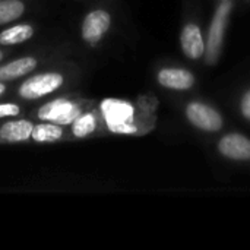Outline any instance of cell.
<instances>
[{
    "instance_id": "8fae6325",
    "label": "cell",
    "mask_w": 250,
    "mask_h": 250,
    "mask_svg": "<svg viewBox=\"0 0 250 250\" xmlns=\"http://www.w3.org/2000/svg\"><path fill=\"white\" fill-rule=\"evenodd\" d=\"M38 66V59L34 56H22L0 64V82H12L32 73Z\"/></svg>"
},
{
    "instance_id": "277c9868",
    "label": "cell",
    "mask_w": 250,
    "mask_h": 250,
    "mask_svg": "<svg viewBox=\"0 0 250 250\" xmlns=\"http://www.w3.org/2000/svg\"><path fill=\"white\" fill-rule=\"evenodd\" d=\"M101 117L104 119L110 132L117 135H130L136 132L132 125V107L129 103L114 98H107L100 105Z\"/></svg>"
},
{
    "instance_id": "9a60e30c",
    "label": "cell",
    "mask_w": 250,
    "mask_h": 250,
    "mask_svg": "<svg viewBox=\"0 0 250 250\" xmlns=\"http://www.w3.org/2000/svg\"><path fill=\"white\" fill-rule=\"evenodd\" d=\"M26 4L23 0H0V26L10 25L23 16Z\"/></svg>"
},
{
    "instance_id": "7c38bea8",
    "label": "cell",
    "mask_w": 250,
    "mask_h": 250,
    "mask_svg": "<svg viewBox=\"0 0 250 250\" xmlns=\"http://www.w3.org/2000/svg\"><path fill=\"white\" fill-rule=\"evenodd\" d=\"M69 138H70L69 127L50 122L34 123V129L31 135V141L35 144H56Z\"/></svg>"
},
{
    "instance_id": "e0dca14e",
    "label": "cell",
    "mask_w": 250,
    "mask_h": 250,
    "mask_svg": "<svg viewBox=\"0 0 250 250\" xmlns=\"http://www.w3.org/2000/svg\"><path fill=\"white\" fill-rule=\"evenodd\" d=\"M240 113H242L243 119L250 122V88L243 92V95L240 98Z\"/></svg>"
},
{
    "instance_id": "ba28073f",
    "label": "cell",
    "mask_w": 250,
    "mask_h": 250,
    "mask_svg": "<svg viewBox=\"0 0 250 250\" xmlns=\"http://www.w3.org/2000/svg\"><path fill=\"white\" fill-rule=\"evenodd\" d=\"M157 82L166 89L189 91L195 86L196 78L190 70L185 67L167 66V67H161L157 72Z\"/></svg>"
},
{
    "instance_id": "7a4b0ae2",
    "label": "cell",
    "mask_w": 250,
    "mask_h": 250,
    "mask_svg": "<svg viewBox=\"0 0 250 250\" xmlns=\"http://www.w3.org/2000/svg\"><path fill=\"white\" fill-rule=\"evenodd\" d=\"M66 83V76L59 70H45L25 78L16 89V94L23 101H38L60 91Z\"/></svg>"
},
{
    "instance_id": "d6986e66",
    "label": "cell",
    "mask_w": 250,
    "mask_h": 250,
    "mask_svg": "<svg viewBox=\"0 0 250 250\" xmlns=\"http://www.w3.org/2000/svg\"><path fill=\"white\" fill-rule=\"evenodd\" d=\"M4 54H6V53H4V50H1V48H0V63H1V60L4 59Z\"/></svg>"
},
{
    "instance_id": "4fadbf2b",
    "label": "cell",
    "mask_w": 250,
    "mask_h": 250,
    "mask_svg": "<svg viewBox=\"0 0 250 250\" xmlns=\"http://www.w3.org/2000/svg\"><path fill=\"white\" fill-rule=\"evenodd\" d=\"M100 117L97 110L86 108L69 127L70 139H85L92 136L98 130Z\"/></svg>"
},
{
    "instance_id": "5bb4252c",
    "label": "cell",
    "mask_w": 250,
    "mask_h": 250,
    "mask_svg": "<svg viewBox=\"0 0 250 250\" xmlns=\"http://www.w3.org/2000/svg\"><path fill=\"white\" fill-rule=\"evenodd\" d=\"M35 35V26L28 22L12 23L0 31V45L10 47L29 41Z\"/></svg>"
},
{
    "instance_id": "8992f818",
    "label": "cell",
    "mask_w": 250,
    "mask_h": 250,
    "mask_svg": "<svg viewBox=\"0 0 250 250\" xmlns=\"http://www.w3.org/2000/svg\"><path fill=\"white\" fill-rule=\"evenodd\" d=\"M185 114L193 127L204 132L215 133L220 132L224 126L221 113L204 101H190L185 108Z\"/></svg>"
},
{
    "instance_id": "9c48e42d",
    "label": "cell",
    "mask_w": 250,
    "mask_h": 250,
    "mask_svg": "<svg viewBox=\"0 0 250 250\" xmlns=\"http://www.w3.org/2000/svg\"><path fill=\"white\" fill-rule=\"evenodd\" d=\"M180 47L183 54L190 60H199L205 56L207 44L202 29L195 22H188L180 32Z\"/></svg>"
},
{
    "instance_id": "3957f363",
    "label": "cell",
    "mask_w": 250,
    "mask_h": 250,
    "mask_svg": "<svg viewBox=\"0 0 250 250\" xmlns=\"http://www.w3.org/2000/svg\"><path fill=\"white\" fill-rule=\"evenodd\" d=\"M233 10V3L231 0L229 1H221V4L215 9L212 19L209 22L208 28V35L205 40L207 50H205V60L209 66L217 64L221 51H223V44H224V37H226V29L227 23L230 19Z\"/></svg>"
},
{
    "instance_id": "ffe728a7",
    "label": "cell",
    "mask_w": 250,
    "mask_h": 250,
    "mask_svg": "<svg viewBox=\"0 0 250 250\" xmlns=\"http://www.w3.org/2000/svg\"><path fill=\"white\" fill-rule=\"evenodd\" d=\"M218 1H229V0H218Z\"/></svg>"
},
{
    "instance_id": "5b68a950",
    "label": "cell",
    "mask_w": 250,
    "mask_h": 250,
    "mask_svg": "<svg viewBox=\"0 0 250 250\" xmlns=\"http://www.w3.org/2000/svg\"><path fill=\"white\" fill-rule=\"evenodd\" d=\"M113 23V16L105 9H92L89 10L81 23V37L83 42L89 47H97L103 38L108 34Z\"/></svg>"
},
{
    "instance_id": "30bf717a",
    "label": "cell",
    "mask_w": 250,
    "mask_h": 250,
    "mask_svg": "<svg viewBox=\"0 0 250 250\" xmlns=\"http://www.w3.org/2000/svg\"><path fill=\"white\" fill-rule=\"evenodd\" d=\"M34 122L28 119H7L0 126V136L3 144H22L31 141Z\"/></svg>"
},
{
    "instance_id": "ac0fdd59",
    "label": "cell",
    "mask_w": 250,
    "mask_h": 250,
    "mask_svg": "<svg viewBox=\"0 0 250 250\" xmlns=\"http://www.w3.org/2000/svg\"><path fill=\"white\" fill-rule=\"evenodd\" d=\"M6 91H7V85H6V82H0V97H1V95H4V94H6Z\"/></svg>"
},
{
    "instance_id": "52a82bcc",
    "label": "cell",
    "mask_w": 250,
    "mask_h": 250,
    "mask_svg": "<svg viewBox=\"0 0 250 250\" xmlns=\"http://www.w3.org/2000/svg\"><path fill=\"white\" fill-rule=\"evenodd\" d=\"M218 152L231 161H250V138L239 132L224 135L217 144Z\"/></svg>"
},
{
    "instance_id": "44dd1931",
    "label": "cell",
    "mask_w": 250,
    "mask_h": 250,
    "mask_svg": "<svg viewBox=\"0 0 250 250\" xmlns=\"http://www.w3.org/2000/svg\"><path fill=\"white\" fill-rule=\"evenodd\" d=\"M0 144H1V136H0Z\"/></svg>"
},
{
    "instance_id": "2e32d148",
    "label": "cell",
    "mask_w": 250,
    "mask_h": 250,
    "mask_svg": "<svg viewBox=\"0 0 250 250\" xmlns=\"http://www.w3.org/2000/svg\"><path fill=\"white\" fill-rule=\"evenodd\" d=\"M22 114V108L16 103H0V120L12 119Z\"/></svg>"
},
{
    "instance_id": "6da1fadb",
    "label": "cell",
    "mask_w": 250,
    "mask_h": 250,
    "mask_svg": "<svg viewBox=\"0 0 250 250\" xmlns=\"http://www.w3.org/2000/svg\"><path fill=\"white\" fill-rule=\"evenodd\" d=\"M86 110L85 101L72 95H60L41 104L32 114L38 122H50L62 126H70Z\"/></svg>"
}]
</instances>
